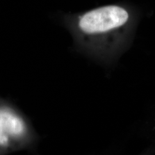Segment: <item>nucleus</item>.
<instances>
[{
	"instance_id": "nucleus-1",
	"label": "nucleus",
	"mask_w": 155,
	"mask_h": 155,
	"mask_svg": "<svg viewBox=\"0 0 155 155\" xmlns=\"http://www.w3.org/2000/svg\"><path fill=\"white\" fill-rule=\"evenodd\" d=\"M63 20L84 50L107 60L119 55L127 45L136 14L129 7L114 4L83 13L64 15Z\"/></svg>"
},
{
	"instance_id": "nucleus-2",
	"label": "nucleus",
	"mask_w": 155,
	"mask_h": 155,
	"mask_svg": "<svg viewBox=\"0 0 155 155\" xmlns=\"http://www.w3.org/2000/svg\"><path fill=\"white\" fill-rule=\"evenodd\" d=\"M25 126L22 119L7 109H0V146L8 145L11 140L21 137Z\"/></svg>"
}]
</instances>
